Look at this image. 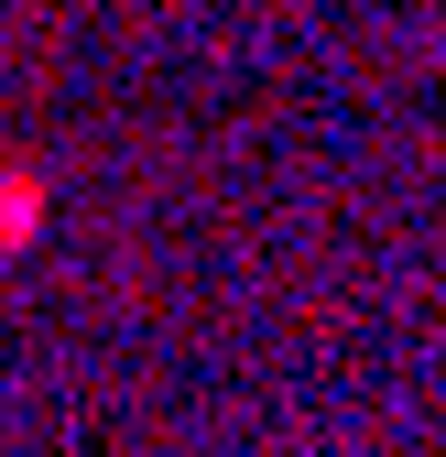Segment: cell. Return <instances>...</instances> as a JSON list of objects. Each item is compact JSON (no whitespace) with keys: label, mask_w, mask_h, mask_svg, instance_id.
I'll return each mask as SVG.
<instances>
[{"label":"cell","mask_w":446,"mask_h":457,"mask_svg":"<svg viewBox=\"0 0 446 457\" xmlns=\"http://www.w3.org/2000/svg\"><path fill=\"white\" fill-rule=\"evenodd\" d=\"M22 228H33V186L12 175V186H0V240H22Z\"/></svg>","instance_id":"obj_1"}]
</instances>
